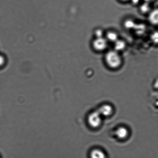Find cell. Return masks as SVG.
<instances>
[{
  "mask_svg": "<svg viewBox=\"0 0 158 158\" xmlns=\"http://www.w3.org/2000/svg\"><path fill=\"white\" fill-rule=\"evenodd\" d=\"M142 1L143 2H148L152 3V2H154L156 0H142Z\"/></svg>",
  "mask_w": 158,
  "mask_h": 158,
  "instance_id": "cell-17",
  "label": "cell"
},
{
  "mask_svg": "<svg viewBox=\"0 0 158 158\" xmlns=\"http://www.w3.org/2000/svg\"><path fill=\"white\" fill-rule=\"evenodd\" d=\"M108 41L105 37L95 38L92 42V47L97 52H102L108 48Z\"/></svg>",
  "mask_w": 158,
  "mask_h": 158,
  "instance_id": "cell-3",
  "label": "cell"
},
{
  "mask_svg": "<svg viewBox=\"0 0 158 158\" xmlns=\"http://www.w3.org/2000/svg\"><path fill=\"white\" fill-rule=\"evenodd\" d=\"M136 23L132 19L128 18L123 22V26L125 29L128 30H134L136 25Z\"/></svg>",
  "mask_w": 158,
  "mask_h": 158,
  "instance_id": "cell-11",
  "label": "cell"
},
{
  "mask_svg": "<svg viewBox=\"0 0 158 158\" xmlns=\"http://www.w3.org/2000/svg\"><path fill=\"white\" fill-rule=\"evenodd\" d=\"M104 59L106 64L112 69H117L123 64V59L120 53L114 50L107 52Z\"/></svg>",
  "mask_w": 158,
  "mask_h": 158,
  "instance_id": "cell-1",
  "label": "cell"
},
{
  "mask_svg": "<svg viewBox=\"0 0 158 158\" xmlns=\"http://www.w3.org/2000/svg\"><path fill=\"white\" fill-rule=\"evenodd\" d=\"M127 47V43L123 40L119 39L114 43V50L120 53Z\"/></svg>",
  "mask_w": 158,
  "mask_h": 158,
  "instance_id": "cell-9",
  "label": "cell"
},
{
  "mask_svg": "<svg viewBox=\"0 0 158 158\" xmlns=\"http://www.w3.org/2000/svg\"><path fill=\"white\" fill-rule=\"evenodd\" d=\"M95 38L102 37H105V33L102 29L98 28L95 29L94 32Z\"/></svg>",
  "mask_w": 158,
  "mask_h": 158,
  "instance_id": "cell-14",
  "label": "cell"
},
{
  "mask_svg": "<svg viewBox=\"0 0 158 158\" xmlns=\"http://www.w3.org/2000/svg\"><path fill=\"white\" fill-rule=\"evenodd\" d=\"M7 63V59L5 56L0 54V68L3 67Z\"/></svg>",
  "mask_w": 158,
  "mask_h": 158,
  "instance_id": "cell-15",
  "label": "cell"
},
{
  "mask_svg": "<svg viewBox=\"0 0 158 158\" xmlns=\"http://www.w3.org/2000/svg\"><path fill=\"white\" fill-rule=\"evenodd\" d=\"M120 2L123 3L130 2V0H118Z\"/></svg>",
  "mask_w": 158,
  "mask_h": 158,
  "instance_id": "cell-18",
  "label": "cell"
},
{
  "mask_svg": "<svg viewBox=\"0 0 158 158\" xmlns=\"http://www.w3.org/2000/svg\"><path fill=\"white\" fill-rule=\"evenodd\" d=\"M129 131L126 127L121 126L116 129L115 135L118 139L120 140H125L128 137Z\"/></svg>",
  "mask_w": 158,
  "mask_h": 158,
  "instance_id": "cell-5",
  "label": "cell"
},
{
  "mask_svg": "<svg viewBox=\"0 0 158 158\" xmlns=\"http://www.w3.org/2000/svg\"><path fill=\"white\" fill-rule=\"evenodd\" d=\"M102 118L98 110L93 111L88 116L87 123L92 128H99L102 123Z\"/></svg>",
  "mask_w": 158,
  "mask_h": 158,
  "instance_id": "cell-2",
  "label": "cell"
},
{
  "mask_svg": "<svg viewBox=\"0 0 158 158\" xmlns=\"http://www.w3.org/2000/svg\"><path fill=\"white\" fill-rule=\"evenodd\" d=\"M105 37L108 42L113 44L119 39V35L117 32L114 31H109L105 33Z\"/></svg>",
  "mask_w": 158,
  "mask_h": 158,
  "instance_id": "cell-8",
  "label": "cell"
},
{
  "mask_svg": "<svg viewBox=\"0 0 158 158\" xmlns=\"http://www.w3.org/2000/svg\"><path fill=\"white\" fill-rule=\"evenodd\" d=\"M150 40L153 44L158 45V31L152 32L150 35Z\"/></svg>",
  "mask_w": 158,
  "mask_h": 158,
  "instance_id": "cell-13",
  "label": "cell"
},
{
  "mask_svg": "<svg viewBox=\"0 0 158 158\" xmlns=\"http://www.w3.org/2000/svg\"><path fill=\"white\" fill-rule=\"evenodd\" d=\"M147 27L145 24L143 23L136 24L134 30L136 31L137 34L142 35L145 33Z\"/></svg>",
  "mask_w": 158,
  "mask_h": 158,
  "instance_id": "cell-12",
  "label": "cell"
},
{
  "mask_svg": "<svg viewBox=\"0 0 158 158\" xmlns=\"http://www.w3.org/2000/svg\"><path fill=\"white\" fill-rule=\"evenodd\" d=\"M90 158H106V155L102 150L99 149H94L90 153Z\"/></svg>",
  "mask_w": 158,
  "mask_h": 158,
  "instance_id": "cell-10",
  "label": "cell"
},
{
  "mask_svg": "<svg viewBox=\"0 0 158 158\" xmlns=\"http://www.w3.org/2000/svg\"><path fill=\"white\" fill-rule=\"evenodd\" d=\"M143 2L142 0H130V2L134 6H139Z\"/></svg>",
  "mask_w": 158,
  "mask_h": 158,
  "instance_id": "cell-16",
  "label": "cell"
},
{
  "mask_svg": "<svg viewBox=\"0 0 158 158\" xmlns=\"http://www.w3.org/2000/svg\"><path fill=\"white\" fill-rule=\"evenodd\" d=\"M151 4L150 3L143 1L139 6V12L142 14L148 15L152 9Z\"/></svg>",
  "mask_w": 158,
  "mask_h": 158,
  "instance_id": "cell-7",
  "label": "cell"
},
{
  "mask_svg": "<svg viewBox=\"0 0 158 158\" xmlns=\"http://www.w3.org/2000/svg\"><path fill=\"white\" fill-rule=\"evenodd\" d=\"M148 16L150 23L152 25L158 26V8L152 9Z\"/></svg>",
  "mask_w": 158,
  "mask_h": 158,
  "instance_id": "cell-6",
  "label": "cell"
},
{
  "mask_svg": "<svg viewBox=\"0 0 158 158\" xmlns=\"http://www.w3.org/2000/svg\"><path fill=\"white\" fill-rule=\"evenodd\" d=\"M97 110L102 117H110L114 113L113 106L109 104H103Z\"/></svg>",
  "mask_w": 158,
  "mask_h": 158,
  "instance_id": "cell-4",
  "label": "cell"
}]
</instances>
